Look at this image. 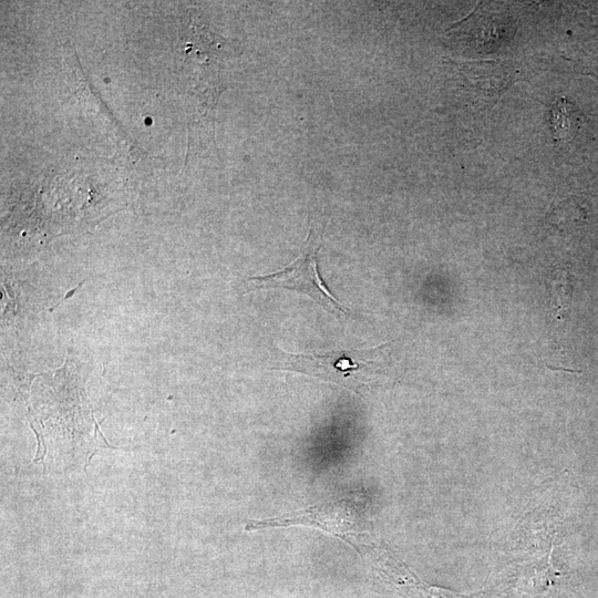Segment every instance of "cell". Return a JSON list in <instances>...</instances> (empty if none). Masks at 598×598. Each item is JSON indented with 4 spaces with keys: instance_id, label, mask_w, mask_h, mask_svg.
<instances>
[{
    "instance_id": "6da1fadb",
    "label": "cell",
    "mask_w": 598,
    "mask_h": 598,
    "mask_svg": "<svg viewBox=\"0 0 598 598\" xmlns=\"http://www.w3.org/2000/svg\"><path fill=\"white\" fill-rule=\"evenodd\" d=\"M319 250H321V246L318 245L316 237L311 231L302 255L297 257L292 264L274 274L251 277L250 283L260 290L285 288L288 291H295L313 298L329 313L348 315L346 308L328 291L319 275Z\"/></svg>"
},
{
    "instance_id": "7a4b0ae2",
    "label": "cell",
    "mask_w": 598,
    "mask_h": 598,
    "mask_svg": "<svg viewBox=\"0 0 598 598\" xmlns=\"http://www.w3.org/2000/svg\"><path fill=\"white\" fill-rule=\"evenodd\" d=\"M376 349L340 350L326 354H285L283 362L287 370L319 377L358 391L364 385L362 378L368 377L370 367L374 364L370 355Z\"/></svg>"
},
{
    "instance_id": "3957f363",
    "label": "cell",
    "mask_w": 598,
    "mask_h": 598,
    "mask_svg": "<svg viewBox=\"0 0 598 598\" xmlns=\"http://www.w3.org/2000/svg\"><path fill=\"white\" fill-rule=\"evenodd\" d=\"M572 286L570 281L567 280V274L564 275L563 280H559V276L554 280L553 286V299L556 303L558 312L566 311L571 302Z\"/></svg>"
}]
</instances>
